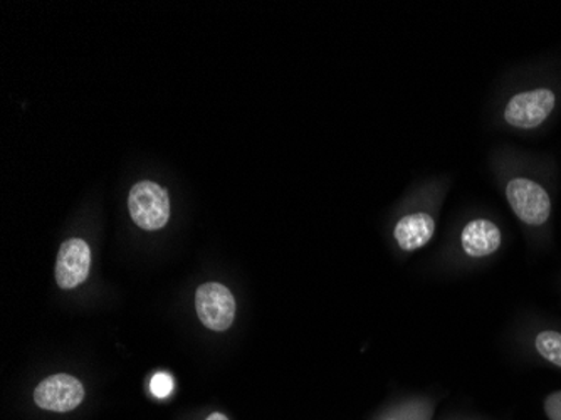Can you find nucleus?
Listing matches in <instances>:
<instances>
[{
  "mask_svg": "<svg viewBox=\"0 0 561 420\" xmlns=\"http://www.w3.org/2000/svg\"><path fill=\"white\" fill-rule=\"evenodd\" d=\"M206 420H229V419H227V417L224 416V413L213 412V413H210L209 417H207Z\"/></svg>",
  "mask_w": 561,
  "mask_h": 420,
  "instance_id": "f8f14e48",
  "label": "nucleus"
},
{
  "mask_svg": "<svg viewBox=\"0 0 561 420\" xmlns=\"http://www.w3.org/2000/svg\"><path fill=\"white\" fill-rule=\"evenodd\" d=\"M84 400V387L76 377L68 374L50 375L34 390V402L49 412H71Z\"/></svg>",
  "mask_w": 561,
  "mask_h": 420,
  "instance_id": "39448f33",
  "label": "nucleus"
},
{
  "mask_svg": "<svg viewBox=\"0 0 561 420\" xmlns=\"http://www.w3.org/2000/svg\"><path fill=\"white\" fill-rule=\"evenodd\" d=\"M436 232V220L427 213H414L403 216L397 223L393 238L403 251H417L431 242Z\"/></svg>",
  "mask_w": 561,
  "mask_h": 420,
  "instance_id": "6e6552de",
  "label": "nucleus"
},
{
  "mask_svg": "<svg viewBox=\"0 0 561 420\" xmlns=\"http://www.w3.org/2000/svg\"><path fill=\"white\" fill-rule=\"evenodd\" d=\"M537 352L548 362L561 368V333L560 331L545 330L535 338Z\"/></svg>",
  "mask_w": 561,
  "mask_h": 420,
  "instance_id": "1a4fd4ad",
  "label": "nucleus"
},
{
  "mask_svg": "<svg viewBox=\"0 0 561 420\" xmlns=\"http://www.w3.org/2000/svg\"><path fill=\"white\" fill-rule=\"evenodd\" d=\"M462 249L471 258H486L501 248L500 227L488 219L471 220L461 234Z\"/></svg>",
  "mask_w": 561,
  "mask_h": 420,
  "instance_id": "0eeeda50",
  "label": "nucleus"
},
{
  "mask_svg": "<svg viewBox=\"0 0 561 420\" xmlns=\"http://www.w3.org/2000/svg\"><path fill=\"white\" fill-rule=\"evenodd\" d=\"M128 208H130L131 219L141 229L159 230L169 223V195L159 183L150 180L137 183L131 189Z\"/></svg>",
  "mask_w": 561,
  "mask_h": 420,
  "instance_id": "f03ea898",
  "label": "nucleus"
},
{
  "mask_svg": "<svg viewBox=\"0 0 561 420\" xmlns=\"http://www.w3.org/2000/svg\"><path fill=\"white\" fill-rule=\"evenodd\" d=\"M195 309L209 330L226 331L234 323L236 299L224 284H202L195 293Z\"/></svg>",
  "mask_w": 561,
  "mask_h": 420,
  "instance_id": "20e7f679",
  "label": "nucleus"
},
{
  "mask_svg": "<svg viewBox=\"0 0 561 420\" xmlns=\"http://www.w3.org/2000/svg\"><path fill=\"white\" fill-rule=\"evenodd\" d=\"M150 390L153 396L157 397H167L170 391L173 390V381L169 374L165 372H160V374L153 375L150 382Z\"/></svg>",
  "mask_w": 561,
  "mask_h": 420,
  "instance_id": "9d476101",
  "label": "nucleus"
},
{
  "mask_svg": "<svg viewBox=\"0 0 561 420\" xmlns=\"http://www.w3.org/2000/svg\"><path fill=\"white\" fill-rule=\"evenodd\" d=\"M91 249L80 238L68 239L59 248L56 259V281L62 290H75L90 276Z\"/></svg>",
  "mask_w": 561,
  "mask_h": 420,
  "instance_id": "423d86ee",
  "label": "nucleus"
},
{
  "mask_svg": "<svg viewBox=\"0 0 561 420\" xmlns=\"http://www.w3.org/2000/svg\"><path fill=\"white\" fill-rule=\"evenodd\" d=\"M557 97L548 88L523 91L507 101L504 120L515 128L533 129L547 122L554 110Z\"/></svg>",
  "mask_w": 561,
  "mask_h": 420,
  "instance_id": "7ed1b4c3",
  "label": "nucleus"
},
{
  "mask_svg": "<svg viewBox=\"0 0 561 420\" xmlns=\"http://www.w3.org/2000/svg\"><path fill=\"white\" fill-rule=\"evenodd\" d=\"M506 197L513 213L528 226H543L551 216V198L540 183L531 179H513L507 182Z\"/></svg>",
  "mask_w": 561,
  "mask_h": 420,
  "instance_id": "f257e3e1",
  "label": "nucleus"
},
{
  "mask_svg": "<svg viewBox=\"0 0 561 420\" xmlns=\"http://www.w3.org/2000/svg\"><path fill=\"white\" fill-rule=\"evenodd\" d=\"M545 413L550 420H561V390L553 391L545 399Z\"/></svg>",
  "mask_w": 561,
  "mask_h": 420,
  "instance_id": "9b49d317",
  "label": "nucleus"
}]
</instances>
